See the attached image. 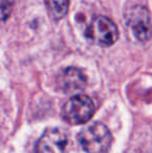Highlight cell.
Wrapping results in <instances>:
<instances>
[{"label": "cell", "mask_w": 152, "mask_h": 153, "mask_svg": "<svg viewBox=\"0 0 152 153\" xmlns=\"http://www.w3.org/2000/svg\"><path fill=\"white\" fill-rule=\"evenodd\" d=\"M78 140L87 153H108L113 143L110 131L100 122H94L82 129Z\"/></svg>", "instance_id": "6da1fadb"}, {"label": "cell", "mask_w": 152, "mask_h": 153, "mask_svg": "<svg viewBox=\"0 0 152 153\" xmlns=\"http://www.w3.org/2000/svg\"><path fill=\"white\" fill-rule=\"evenodd\" d=\"M1 13H2V20L5 21L6 18L10 16L12 12L13 5H14V0H2L1 3Z\"/></svg>", "instance_id": "ba28073f"}, {"label": "cell", "mask_w": 152, "mask_h": 153, "mask_svg": "<svg viewBox=\"0 0 152 153\" xmlns=\"http://www.w3.org/2000/svg\"><path fill=\"white\" fill-rule=\"evenodd\" d=\"M85 36L93 44L110 47L117 42L119 30L114 21L104 16L95 17L85 29Z\"/></svg>", "instance_id": "7a4b0ae2"}, {"label": "cell", "mask_w": 152, "mask_h": 153, "mask_svg": "<svg viewBox=\"0 0 152 153\" xmlns=\"http://www.w3.org/2000/svg\"><path fill=\"white\" fill-rule=\"evenodd\" d=\"M125 21L133 36L140 42H147L152 38V17L148 8L134 5L126 12Z\"/></svg>", "instance_id": "277c9868"}, {"label": "cell", "mask_w": 152, "mask_h": 153, "mask_svg": "<svg viewBox=\"0 0 152 153\" xmlns=\"http://www.w3.org/2000/svg\"><path fill=\"white\" fill-rule=\"evenodd\" d=\"M87 83L85 75L77 68L70 67L62 72L59 77V85L65 93H77Z\"/></svg>", "instance_id": "8992f818"}, {"label": "cell", "mask_w": 152, "mask_h": 153, "mask_svg": "<svg viewBox=\"0 0 152 153\" xmlns=\"http://www.w3.org/2000/svg\"><path fill=\"white\" fill-rule=\"evenodd\" d=\"M70 0H46V7L49 16L54 20L64 18L69 10Z\"/></svg>", "instance_id": "52a82bcc"}, {"label": "cell", "mask_w": 152, "mask_h": 153, "mask_svg": "<svg viewBox=\"0 0 152 153\" xmlns=\"http://www.w3.org/2000/svg\"><path fill=\"white\" fill-rule=\"evenodd\" d=\"M95 113L92 99L85 95H75L63 106V118L70 125H81L87 122Z\"/></svg>", "instance_id": "3957f363"}, {"label": "cell", "mask_w": 152, "mask_h": 153, "mask_svg": "<svg viewBox=\"0 0 152 153\" xmlns=\"http://www.w3.org/2000/svg\"><path fill=\"white\" fill-rule=\"evenodd\" d=\"M68 147V137L59 128H48L39 139L35 153H66Z\"/></svg>", "instance_id": "5b68a950"}]
</instances>
